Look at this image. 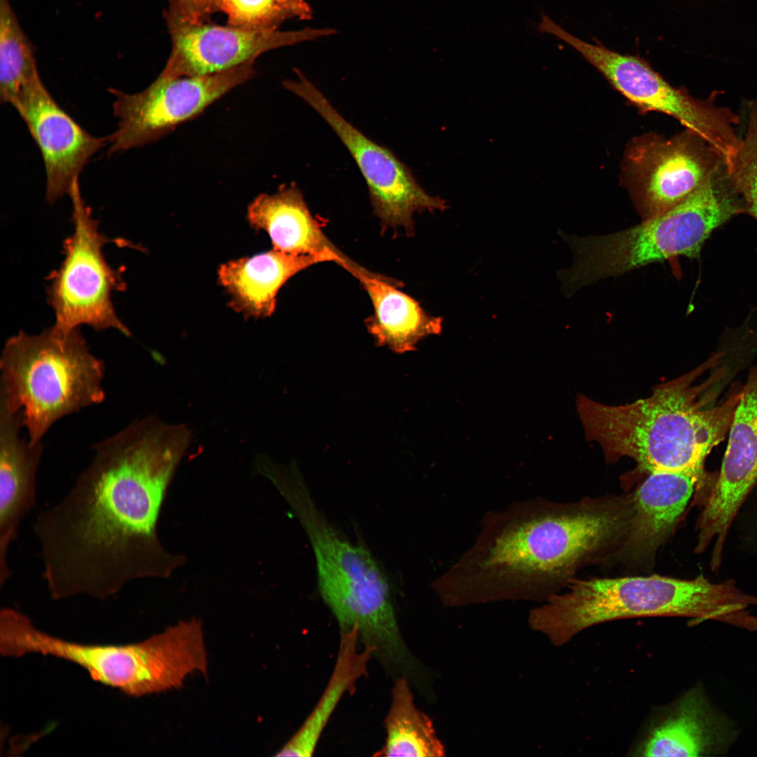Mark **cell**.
I'll use <instances>...</instances> for the list:
<instances>
[{"instance_id": "obj_22", "label": "cell", "mask_w": 757, "mask_h": 757, "mask_svg": "<svg viewBox=\"0 0 757 757\" xmlns=\"http://www.w3.org/2000/svg\"><path fill=\"white\" fill-rule=\"evenodd\" d=\"M324 261H328L322 256L273 249L221 265L218 280L230 295V306L236 311L247 317H268L275 311L281 287L302 270Z\"/></svg>"}, {"instance_id": "obj_20", "label": "cell", "mask_w": 757, "mask_h": 757, "mask_svg": "<svg viewBox=\"0 0 757 757\" xmlns=\"http://www.w3.org/2000/svg\"><path fill=\"white\" fill-rule=\"evenodd\" d=\"M247 218L253 228L268 233L274 250L322 256L346 271L355 264L324 234L296 184L282 185L275 193L258 196L249 205Z\"/></svg>"}, {"instance_id": "obj_26", "label": "cell", "mask_w": 757, "mask_h": 757, "mask_svg": "<svg viewBox=\"0 0 757 757\" xmlns=\"http://www.w3.org/2000/svg\"><path fill=\"white\" fill-rule=\"evenodd\" d=\"M219 7L229 25L252 30L278 29L288 19L312 17L306 0H219Z\"/></svg>"}, {"instance_id": "obj_6", "label": "cell", "mask_w": 757, "mask_h": 757, "mask_svg": "<svg viewBox=\"0 0 757 757\" xmlns=\"http://www.w3.org/2000/svg\"><path fill=\"white\" fill-rule=\"evenodd\" d=\"M741 213L744 200L723 163L681 202L638 225L602 236L562 235L573 255L571 266L558 274L563 290L572 295L652 263L696 258L711 233Z\"/></svg>"}, {"instance_id": "obj_27", "label": "cell", "mask_w": 757, "mask_h": 757, "mask_svg": "<svg viewBox=\"0 0 757 757\" xmlns=\"http://www.w3.org/2000/svg\"><path fill=\"white\" fill-rule=\"evenodd\" d=\"M730 176L744 200L746 213L757 219V145L735 159Z\"/></svg>"}, {"instance_id": "obj_21", "label": "cell", "mask_w": 757, "mask_h": 757, "mask_svg": "<svg viewBox=\"0 0 757 757\" xmlns=\"http://www.w3.org/2000/svg\"><path fill=\"white\" fill-rule=\"evenodd\" d=\"M351 274L372 303L374 313L365 325L377 346L404 353L415 350L424 338L442 332V318L428 314L416 299L397 288V281L361 266Z\"/></svg>"}, {"instance_id": "obj_8", "label": "cell", "mask_w": 757, "mask_h": 757, "mask_svg": "<svg viewBox=\"0 0 757 757\" xmlns=\"http://www.w3.org/2000/svg\"><path fill=\"white\" fill-rule=\"evenodd\" d=\"M0 369V402L20 412L31 443L63 417L105 400L104 364L79 329L19 332L5 343Z\"/></svg>"}, {"instance_id": "obj_10", "label": "cell", "mask_w": 757, "mask_h": 757, "mask_svg": "<svg viewBox=\"0 0 757 757\" xmlns=\"http://www.w3.org/2000/svg\"><path fill=\"white\" fill-rule=\"evenodd\" d=\"M69 195L74 232L64 241V260L51 274L48 289L55 315L53 327L69 332L88 325L97 331L114 329L130 336V329L116 315L111 301L112 292L123 290L125 285L119 271L108 264L102 252L110 240L98 231L82 198L79 180Z\"/></svg>"}, {"instance_id": "obj_17", "label": "cell", "mask_w": 757, "mask_h": 757, "mask_svg": "<svg viewBox=\"0 0 757 757\" xmlns=\"http://www.w3.org/2000/svg\"><path fill=\"white\" fill-rule=\"evenodd\" d=\"M701 485L697 478L686 474H649L633 493L634 513L628 534L606 563L633 569L652 568L657 550L672 534L694 489Z\"/></svg>"}, {"instance_id": "obj_14", "label": "cell", "mask_w": 757, "mask_h": 757, "mask_svg": "<svg viewBox=\"0 0 757 757\" xmlns=\"http://www.w3.org/2000/svg\"><path fill=\"white\" fill-rule=\"evenodd\" d=\"M718 479L700 514L695 552L711 543V559L721 561L725 540L740 508L757 484V367L750 371L729 430Z\"/></svg>"}, {"instance_id": "obj_11", "label": "cell", "mask_w": 757, "mask_h": 757, "mask_svg": "<svg viewBox=\"0 0 757 757\" xmlns=\"http://www.w3.org/2000/svg\"><path fill=\"white\" fill-rule=\"evenodd\" d=\"M296 80L284 87L313 108L331 127L354 158L368 187L374 212L385 228L414 233V215L442 211L446 202L429 195L409 168L388 148L375 143L349 123L323 93L296 69Z\"/></svg>"}, {"instance_id": "obj_16", "label": "cell", "mask_w": 757, "mask_h": 757, "mask_svg": "<svg viewBox=\"0 0 757 757\" xmlns=\"http://www.w3.org/2000/svg\"><path fill=\"white\" fill-rule=\"evenodd\" d=\"M12 105L37 144L46 175V198L53 203L69 194L90 158L109 137H95L55 101L39 72L21 89Z\"/></svg>"}, {"instance_id": "obj_25", "label": "cell", "mask_w": 757, "mask_h": 757, "mask_svg": "<svg viewBox=\"0 0 757 757\" xmlns=\"http://www.w3.org/2000/svg\"><path fill=\"white\" fill-rule=\"evenodd\" d=\"M38 69L29 41L8 0H0V98L12 104Z\"/></svg>"}, {"instance_id": "obj_7", "label": "cell", "mask_w": 757, "mask_h": 757, "mask_svg": "<svg viewBox=\"0 0 757 757\" xmlns=\"http://www.w3.org/2000/svg\"><path fill=\"white\" fill-rule=\"evenodd\" d=\"M0 653L6 657L49 655L83 668L90 677L132 697L179 688L196 672L207 674L202 623L181 621L142 641L86 644L48 634L11 608L0 613Z\"/></svg>"}, {"instance_id": "obj_19", "label": "cell", "mask_w": 757, "mask_h": 757, "mask_svg": "<svg viewBox=\"0 0 757 757\" xmlns=\"http://www.w3.org/2000/svg\"><path fill=\"white\" fill-rule=\"evenodd\" d=\"M735 737L730 721L694 688L653 724L636 751L650 757L714 755L725 751Z\"/></svg>"}, {"instance_id": "obj_15", "label": "cell", "mask_w": 757, "mask_h": 757, "mask_svg": "<svg viewBox=\"0 0 757 757\" xmlns=\"http://www.w3.org/2000/svg\"><path fill=\"white\" fill-rule=\"evenodd\" d=\"M172 42L161 74L167 77L217 74L254 63L262 53L332 34L330 29L252 30L231 25L168 22Z\"/></svg>"}, {"instance_id": "obj_12", "label": "cell", "mask_w": 757, "mask_h": 757, "mask_svg": "<svg viewBox=\"0 0 757 757\" xmlns=\"http://www.w3.org/2000/svg\"><path fill=\"white\" fill-rule=\"evenodd\" d=\"M724 161L703 137L686 128L666 138L649 132L634 137L625 150L620 181L643 219L675 206Z\"/></svg>"}, {"instance_id": "obj_1", "label": "cell", "mask_w": 757, "mask_h": 757, "mask_svg": "<svg viewBox=\"0 0 757 757\" xmlns=\"http://www.w3.org/2000/svg\"><path fill=\"white\" fill-rule=\"evenodd\" d=\"M191 439L185 425L149 416L94 445L72 489L33 526L53 599H105L135 580L167 578L183 562L162 546L157 524Z\"/></svg>"}, {"instance_id": "obj_4", "label": "cell", "mask_w": 757, "mask_h": 757, "mask_svg": "<svg viewBox=\"0 0 757 757\" xmlns=\"http://www.w3.org/2000/svg\"><path fill=\"white\" fill-rule=\"evenodd\" d=\"M566 588L531 609L527 618L531 629L554 646L592 626L631 618L687 617L738 627L749 602L734 582L713 583L702 575L692 580L658 575L574 578Z\"/></svg>"}, {"instance_id": "obj_23", "label": "cell", "mask_w": 757, "mask_h": 757, "mask_svg": "<svg viewBox=\"0 0 757 757\" xmlns=\"http://www.w3.org/2000/svg\"><path fill=\"white\" fill-rule=\"evenodd\" d=\"M357 627L341 629L335 666L320 700L301 726L278 751L276 756H311L329 719L344 694L353 690L357 681L367 673V665L375 648L365 645L358 650Z\"/></svg>"}, {"instance_id": "obj_18", "label": "cell", "mask_w": 757, "mask_h": 757, "mask_svg": "<svg viewBox=\"0 0 757 757\" xmlns=\"http://www.w3.org/2000/svg\"><path fill=\"white\" fill-rule=\"evenodd\" d=\"M19 411L0 402V586L11 577L10 544L16 539L23 517L35 505L36 478L43 451L42 442L21 436Z\"/></svg>"}, {"instance_id": "obj_24", "label": "cell", "mask_w": 757, "mask_h": 757, "mask_svg": "<svg viewBox=\"0 0 757 757\" xmlns=\"http://www.w3.org/2000/svg\"><path fill=\"white\" fill-rule=\"evenodd\" d=\"M386 739L375 755L437 757L446 755L431 718L415 704L409 680L400 676L392 690V702L385 720Z\"/></svg>"}, {"instance_id": "obj_9", "label": "cell", "mask_w": 757, "mask_h": 757, "mask_svg": "<svg viewBox=\"0 0 757 757\" xmlns=\"http://www.w3.org/2000/svg\"><path fill=\"white\" fill-rule=\"evenodd\" d=\"M545 29L575 48L641 112L656 111L674 118L703 137L724 160L737 152L742 142L736 130L739 117L729 107L716 104L718 92L707 99L695 98L685 88L672 86L639 56L587 43L553 20Z\"/></svg>"}, {"instance_id": "obj_3", "label": "cell", "mask_w": 757, "mask_h": 757, "mask_svg": "<svg viewBox=\"0 0 757 757\" xmlns=\"http://www.w3.org/2000/svg\"><path fill=\"white\" fill-rule=\"evenodd\" d=\"M719 358L711 357L632 403L607 405L579 395L577 409L587 439L601 446L607 461L627 456L639 471L686 474L703 484L704 461L729 432L742 395V387L735 388L716 403L714 386L724 376L723 369L697 381Z\"/></svg>"}, {"instance_id": "obj_5", "label": "cell", "mask_w": 757, "mask_h": 757, "mask_svg": "<svg viewBox=\"0 0 757 757\" xmlns=\"http://www.w3.org/2000/svg\"><path fill=\"white\" fill-rule=\"evenodd\" d=\"M273 482L308 536L320 595L341 629L356 626L360 639L384 664L410 670L416 660L400 632L387 578L369 551L349 542L327 521L296 472L282 470Z\"/></svg>"}, {"instance_id": "obj_13", "label": "cell", "mask_w": 757, "mask_h": 757, "mask_svg": "<svg viewBox=\"0 0 757 757\" xmlns=\"http://www.w3.org/2000/svg\"><path fill=\"white\" fill-rule=\"evenodd\" d=\"M254 63L212 74L161 75L134 94L111 89L118 128L109 136L110 154L156 141L180 124L195 118L210 105L255 74Z\"/></svg>"}, {"instance_id": "obj_28", "label": "cell", "mask_w": 757, "mask_h": 757, "mask_svg": "<svg viewBox=\"0 0 757 757\" xmlns=\"http://www.w3.org/2000/svg\"><path fill=\"white\" fill-rule=\"evenodd\" d=\"M219 0H169L165 11L168 22L200 23L219 11Z\"/></svg>"}, {"instance_id": "obj_2", "label": "cell", "mask_w": 757, "mask_h": 757, "mask_svg": "<svg viewBox=\"0 0 757 757\" xmlns=\"http://www.w3.org/2000/svg\"><path fill=\"white\" fill-rule=\"evenodd\" d=\"M632 516L622 494L514 502L484 515L471 546L432 588L448 608L543 602L583 566L604 563L623 543Z\"/></svg>"}]
</instances>
